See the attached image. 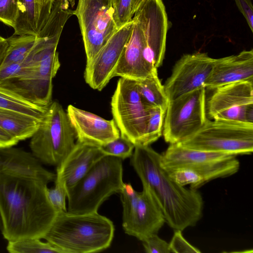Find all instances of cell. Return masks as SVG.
<instances>
[{
    "mask_svg": "<svg viewBox=\"0 0 253 253\" xmlns=\"http://www.w3.org/2000/svg\"><path fill=\"white\" fill-rule=\"evenodd\" d=\"M55 176L31 152L5 149L0 157V213L5 240L42 239L57 214L47 196Z\"/></svg>",
    "mask_w": 253,
    "mask_h": 253,
    "instance_id": "6da1fadb",
    "label": "cell"
},
{
    "mask_svg": "<svg viewBox=\"0 0 253 253\" xmlns=\"http://www.w3.org/2000/svg\"><path fill=\"white\" fill-rule=\"evenodd\" d=\"M130 158L143 188L151 192L169 226L182 231L195 226L202 216L204 203L200 193L173 180L161 165V154L150 145L135 146Z\"/></svg>",
    "mask_w": 253,
    "mask_h": 253,
    "instance_id": "7a4b0ae2",
    "label": "cell"
},
{
    "mask_svg": "<svg viewBox=\"0 0 253 253\" xmlns=\"http://www.w3.org/2000/svg\"><path fill=\"white\" fill-rule=\"evenodd\" d=\"M61 34L40 32L27 57L17 63L13 78L0 87L46 108L52 101V79L60 66L57 45Z\"/></svg>",
    "mask_w": 253,
    "mask_h": 253,
    "instance_id": "3957f363",
    "label": "cell"
},
{
    "mask_svg": "<svg viewBox=\"0 0 253 253\" xmlns=\"http://www.w3.org/2000/svg\"><path fill=\"white\" fill-rule=\"evenodd\" d=\"M115 228L112 221L98 212L75 214L57 213L42 239L65 253L102 251L112 243Z\"/></svg>",
    "mask_w": 253,
    "mask_h": 253,
    "instance_id": "277c9868",
    "label": "cell"
},
{
    "mask_svg": "<svg viewBox=\"0 0 253 253\" xmlns=\"http://www.w3.org/2000/svg\"><path fill=\"white\" fill-rule=\"evenodd\" d=\"M123 160L104 155L67 191V211L84 214L97 212L111 195L123 187Z\"/></svg>",
    "mask_w": 253,
    "mask_h": 253,
    "instance_id": "5b68a950",
    "label": "cell"
},
{
    "mask_svg": "<svg viewBox=\"0 0 253 253\" xmlns=\"http://www.w3.org/2000/svg\"><path fill=\"white\" fill-rule=\"evenodd\" d=\"M31 152L42 164L57 167L72 150L77 138L66 111L57 101L47 107L30 138Z\"/></svg>",
    "mask_w": 253,
    "mask_h": 253,
    "instance_id": "8992f818",
    "label": "cell"
},
{
    "mask_svg": "<svg viewBox=\"0 0 253 253\" xmlns=\"http://www.w3.org/2000/svg\"><path fill=\"white\" fill-rule=\"evenodd\" d=\"M178 143L199 150L250 155L253 151V124L208 119L194 134Z\"/></svg>",
    "mask_w": 253,
    "mask_h": 253,
    "instance_id": "52a82bcc",
    "label": "cell"
},
{
    "mask_svg": "<svg viewBox=\"0 0 253 253\" xmlns=\"http://www.w3.org/2000/svg\"><path fill=\"white\" fill-rule=\"evenodd\" d=\"M235 155L188 148L170 144L161 155V164L167 171L181 168L192 169L202 176L205 184L236 173L240 163Z\"/></svg>",
    "mask_w": 253,
    "mask_h": 253,
    "instance_id": "ba28073f",
    "label": "cell"
},
{
    "mask_svg": "<svg viewBox=\"0 0 253 253\" xmlns=\"http://www.w3.org/2000/svg\"><path fill=\"white\" fill-rule=\"evenodd\" d=\"M205 87L169 101L163 134L169 144L180 143L198 131L208 120Z\"/></svg>",
    "mask_w": 253,
    "mask_h": 253,
    "instance_id": "9c48e42d",
    "label": "cell"
},
{
    "mask_svg": "<svg viewBox=\"0 0 253 253\" xmlns=\"http://www.w3.org/2000/svg\"><path fill=\"white\" fill-rule=\"evenodd\" d=\"M148 107L141 99L136 81L120 78L111 98V112L120 134L135 146L142 145Z\"/></svg>",
    "mask_w": 253,
    "mask_h": 253,
    "instance_id": "30bf717a",
    "label": "cell"
},
{
    "mask_svg": "<svg viewBox=\"0 0 253 253\" xmlns=\"http://www.w3.org/2000/svg\"><path fill=\"white\" fill-rule=\"evenodd\" d=\"M123 206L122 226L125 233L142 241L157 234L164 225V216L148 189L138 192L125 183L120 193Z\"/></svg>",
    "mask_w": 253,
    "mask_h": 253,
    "instance_id": "8fae6325",
    "label": "cell"
},
{
    "mask_svg": "<svg viewBox=\"0 0 253 253\" xmlns=\"http://www.w3.org/2000/svg\"><path fill=\"white\" fill-rule=\"evenodd\" d=\"M112 0H79L74 10L89 62L118 30L113 17Z\"/></svg>",
    "mask_w": 253,
    "mask_h": 253,
    "instance_id": "7c38bea8",
    "label": "cell"
},
{
    "mask_svg": "<svg viewBox=\"0 0 253 253\" xmlns=\"http://www.w3.org/2000/svg\"><path fill=\"white\" fill-rule=\"evenodd\" d=\"M206 100L207 115L212 120L253 124V82L218 87Z\"/></svg>",
    "mask_w": 253,
    "mask_h": 253,
    "instance_id": "4fadbf2b",
    "label": "cell"
},
{
    "mask_svg": "<svg viewBox=\"0 0 253 253\" xmlns=\"http://www.w3.org/2000/svg\"><path fill=\"white\" fill-rule=\"evenodd\" d=\"M133 17L142 30L145 58L157 69L163 63L166 51L169 24L165 5L162 0H147Z\"/></svg>",
    "mask_w": 253,
    "mask_h": 253,
    "instance_id": "5bb4252c",
    "label": "cell"
},
{
    "mask_svg": "<svg viewBox=\"0 0 253 253\" xmlns=\"http://www.w3.org/2000/svg\"><path fill=\"white\" fill-rule=\"evenodd\" d=\"M214 60L207 53L200 52L181 56L175 63L171 75L164 85L169 101L205 87V82Z\"/></svg>",
    "mask_w": 253,
    "mask_h": 253,
    "instance_id": "9a60e30c",
    "label": "cell"
},
{
    "mask_svg": "<svg viewBox=\"0 0 253 253\" xmlns=\"http://www.w3.org/2000/svg\"><path fill=\"white\" fill-rule=\"evenodd\" d=\"M132 20L118 29L94 57L86 63L84 78L92 88L101 91L113 77L115 70L130 36Z\"/></svg>",
    "mask_w": 253,
    "mask_h": 253,
    "instance_id": "2e32d148",
    "label": "cell"
},
{
    "mask_svg": "<svg viewBox=\"0 0 253 253\" xmlns=\"http://www.w3.org/2000/svg\"><path fill=\"white\" fill-rule=\"evenodd\" d=\"M66 113L79 142L100 147L120 135L113 120H106L72 105Z\"/></svg>",
    "mask_w": 253,
    "mask_h": 253,
    "instance_id": "e0dca14e",
    "label": "cell"
},
{
    "mask_svg": "<svg viewBox=\"0 0 253 253\" xmlns=\"http://www.w3.org/2000/svg\"><path fill=\"white\" fill-rule=\"evenodd\" d=\"M244 81L253 82V49L215 59L204 86L213 90L222 85Z\"/></svg>",
    "mask_w": 253,
    "mask_h": 253,
    "instance_id": "ac0fdd59",
    "label": "cell"
},
{
    "mask_svg": "<svg viewBox=\"0 0 253 253\" xmlns=\"http://www.w3.org/2000/svg\"><path fill=\"white\" fill-rule=\"evenodd\" d=\"M133 27L129 40L115 70L113 77H120L138 81L157 69L146 60L142 32L137 20L133 17Z\"/></svg>",
    "mask_w": 253,
    "mask_h": 253,
    "instance_id": "d6986e66",
    "label": "cell"
},
{
    "mask_svg": "<svg viewBox=\"0 0 253 253\" xmlns=\"http://www.w3.org/2000/svg\"><path fill=\"white\" fill-rule=\"evenodd\" d=\"M104 155L99 146L77 141L72 150L56 167L55 178L64 183L68 191Z\"/></svg>",
    "mask_w": 253,
    "mask_h": 253,
    "instance_id": "ffe728a7",
    "label": "cell"
},
{
    "mask_svg": "<svg viewBox=\"0 0 253 253\" xmlns=\"http://www.w3.org/2000/svg\"><path fill=\"white\" fill-rule=\"evenodd\" d=\"M41 120L17 112L0 109V128L18 141L31 138L38 129Z\"/></svg>",
    "mask_w": 253,
    "mask_h": 253,
    "instance_id": "44dd1931",
    "label": "cell"
},
{
    "mask_svg": "<svg viewBox=\"0 0 253 253\" xmlns=\"http://www.w3.org/2000/svg\"><path fill=\"white\" fill-rule=\"evenodd\" d=\"M136 81L139 94L146 106L161 107L166 111L169 99L158 77L157 70L146 78Z\"/></svg>",
    "mask_w": 253,
    "mask_h": 253,
    "instance_id": "7402d4cb",
    "label": "cell"
},
{
    "mask_svg": "<svg viewBox=\"0 0 253 253\" xmlns=\"http://www.w3.org/2000/svg\"><path fill=\"white\" fill-rule=\"evenodd\" d=\"M37 0H18V14L13 35L37 36Z\"/></svg>",
    "mask_w": 253,
    "mask_h": 253,
    "instance_id": "603a6c76",
    "label": "cell"
},
{
    "mask_svg": "<svg viewBox=\"0 0 253 253\" xmlns=\"http://www.w3.org/2000/svg\"><path fill=\"white\" fill-rule=\"evenodd\" d=\"M6 40L8 47L0 67L23 61L33 48L37 40V36L13 35Z\"/></svg>",
    "mask_w": 253,
    "mask_h": 253,
    "instance_id": "cb8c5ba5",
    "label": "cell"
},
{
    "mask_svg": "<svg viewBox=\"0 0 253 253\" xmlns=\"http://www.w3.org/2000/svg\"><path fill=\"white\" fill-rule=\"evenodd\" d=\"M46 108L36 105L0 87V109L17 112L41 120Z\"/></svg>",
    "mask_w": 253,
    "mask_h": 253,
    "instance_id": "d4e9b609",
    "label": "cell"
},
{
    "mask_svg": "<svg viewBox=\"0 0 253 253\" xmlns=\"http://www.w3.org/2000/svg\"><path fill=\"white\" fill-rule=\"evenodd\" d=\"M6 250L10 253H65L49 242L36 238L8 241Z\"/></svg>",
    "mask_w": 253,
    "mask_h": 253,
    "instance_id": "484cf974",
    "label": "cell"
},
{
    "mask_svg": "<svg viewBox=\"0 0 253 253\" xmlns=\"http://www.w3.org/2000/svg\"><path fill=\"white\" fill-rule=\"evenodd\" d=\"M148 119L142 146H149L162 135L166 111L161 107H149Z\"/></svg>",
    "mask_w": 253,
    "mask_h": 253,
    "instance_id": "4316f807",
    "label": "cell"
},
{
    "mask_svg": "<svg viewBox=\"0 0 253 253\" xmlns=\"http://www.w3.org/2000/svg\"><path fill=\"white\" fill-rule=\"evenodd\" d=\"M100 147L105 155L116 157L123 160L131 156L135 145L129 140L120 134L117 138Z\"/></svg>",
    "mask_w": 253,
    "mask_h": 253,
    "instance_id": "83f0119b",
    "label": "cell"
},
{
    "mask_svg": "<svg viewBox=\"0 0 253 253\" xmlns=\"http://www.w3.org/2000/svg\"><path fill=\"white\" fill-rule=\"evenodd\" d=\"M168 172L173 180L182 186L190 184V188L197 189L205 184L201 175L192 169L178 168Z\"/></svg>",
    "mask_w": 253,
    "mask_h": 253,
    "instance_id": "f1b7e54d",
    "label": "cell"
},
{
    "mask_svg": "<svg viewBox=\"0 0 253 253\" xmlns=\"http://www.w3.org/2000/svg\"><path fill=\"white\" fill-rule=\"evenodd\" d=\"M133 0H112L113 17L118 29L132 20Z\"/></svg>",
    "mask_w": 253,
    "mask_h": 253,
    "instance_id": "f546056e",
    "label": "cell"
},
{
    "mask_svg": "<svg viewBox=\"0 0 253 253\" xmlns=\"http://www.w3.org/2000/svg\"><path fill=\"white\" fill-rule=\"evenodd\" d=\"M55 185L51 188H47L48 199L56 212L59 213L67 211L66 206V199L67 198V189L61 181L55 179Z\"/></svg>",
    "mask_w": 253,
    "mask_h": 253,
    "instance_id": "4dcf8cb0",
    "label": "cell"
},
{
    "mask_svg": "<svg viewBox=\"0 0 253 253\" xmlns=\"http://www.w3.org/2000/svg\"><path fill=\"white\" fill-rule=\"evenodd\" d=\"M18 14V0H0V22L14 28Z\"/></svg>",
    "mask_w": 253,
    "mask_h": 253,
    "instance_id": "1f68e13d",
    "label": "cell"
},
{
    "mask_svg": "<svg viewBox=\"0 0 253 253\" xmlns=\"http://www.w3.org/2000/svg\"><path fill=\"white\" fill-rule=\"evenodd\" d=\"M171 253H200L201 251L190 244L183 237L182 231L175 230L169 243Z\"/></svg>",
    "mask_w": 253,
    "mask_h": 253,
    "instance_id": "d6a6232c",
    "label": "cell"
},
{
    "mask_svg": "<svg viewBox=\"0 0 253 253\" xmlns=\"http://www.w3.org/2000/svg\"><path fill=\"white\" fill-rule=\"evenodd\" d=\"M145 252L147 253H171L169 244L160 238L157 234H152L142 241Z\"/></svg>",
    "mask_w": 253,
    "mask_h": 253,
    "instance_id": "836d02e7",
    "label": "cell"
},
{
    "mask_svg": "<svg viewBox=\"0 0 253 253\" xmlns=\"http://www.w3.org/2000/svg\"><path fill=\"white\" fill-rule=\"evenodd\" d=\"M54 1V0H37L38 33L48 19Z\"/></svg>",
    "mask_w": 253,
    "mask_h": 253,
    "instance_id": "e575fe53",
    "label": "cell"
},
{
    "mask_svg": "<svg viewBox=\"0 0 253 253\" xmlns=\"http://www.w3.org/2000/svg\"><path fill=\"white\" fill-rule=\"evenodd\" d=\"M243 14L251 31L253 32V7L251 0H234Z\"/></svg>",
    "mask_w": 253,
    "mask_h": 253,
    "instance_id": "d590c367",
    "label": "cell"
},
{
    "mask_svg": "<svg viewBox=\"0 0 253 253\" xmlns=\"http://www.w3.org/2000/svg\"><path fill=\"white\" fill-rule=\"evenodd\" d=\"M18 141L0 128V149L13 147Z\"/></svg>",
    "mask_w": 253,
    "mask_h": 253,
    "instance_id": "8d00e7d4",
    "label": "cell"
},
{
    "mask_svg": "<svg viewBox=\"0 0 253 253\" xmlns=\"http://www.w3.org/2000/svg\"><path fill=\"white\" fill-rule=\"evenodd\" d=\"M8 47L7 42L5 39L3 41L0 42V67L5 57Z\"/></svg>",
    "mask_w": 253,
    "mask_h": 253,
    "instance_id": "74e56055",
    "label": "cell"
},
{
    "mask_svg": "<svg viewBox=\"0 0 253 253\" xmlns=\"http://www.w3.org/2000/svg\"><path fill=\"white\" fill-rule=\"evenodd\" d=\"M146 0H133L132 12L133 15L141 7Z\"/></svg>",
    "mask_w": 253,
    "mask_h": 253,
    "instance_id": "f35d334b",
    "label": "cell"
},
{
    "mask_svg": "<svg viewBox=\"0 0 253 253\" xmlns=\"http://www.w3.org/2000/svg\"><path fill=\"white\" fill-rule=\"evenodd\" d=\"M2 219H1V215H0V231H1V230L2 229Z\"/></svg>",
    "mask_w": 253,
    "mask_h": 253,
    "instance_id": "ab89813d",
    "label": "cell"
},
{
    "mask_svg": "<svg viewBox=\"0 0 253 253\" xmlns=\"http://www.w3.org/2000/svg\"><path fill=\"white\" fill-rule=\"evenodd\" d=\"M5 149H0V157L4 153Z\"/></svg>",
    "mask_w": 253,
    "mask_h": 253,
    "instance_id": "60d3db41",
    "label": "cell"
},
{
    "mask_svg": "<svg viewBox=\"0 0 253 253\" xmlns=\"http://www.w3.org/2000/svg\"><path fill=\"white\" fill-rule=\"evenodd\" d=\"M4 40H5L4 38H3V37H2L0 35V42H1L2 41H3Z\"/></svg>",
    "mask_w": 253,
    "mask_h": 253,
    "instance_id": "b9f144b4",
    "label": "cell"
}]
</instances>
